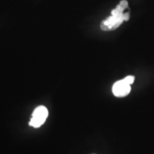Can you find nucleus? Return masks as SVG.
<instances>
[{"mask_svg": "<svg viewBox=\"0 0 154 154\" xmlns=\"http://www.w3.org/2000/svg\"><path fill=\"white\" fill-rule=\"evenodd\" d=\"M48 110L44 106H40L36 108L32 113V117L29 123V125L34 128H38L43 125L48 117Z\"/></svg>", "mask_w": 154, "mask_h": 154, "instance_id": "obj_2", "label": "nucleus"}, {"mask_svg": "<svg viewBox=\"0 0 154 154\" xmlns=\"http://www.w3.org/2000/svg\"><path fill=\"white\" fill-rule=\"evenodd\" d=\"M131 90V84L126 82L124 79L116 82L112 88L113 93L116 97H125L130 93Z\"/></svg>", "mask_w": 154, "mask_h": 154, "instance_id": "obj_3", "label": "nucleus"}, {"mask_svg": "<svg viewBox=\"0 0 154 154\" xmlns=\"http://www.w3.org/2000/svg\"><path fill=\"white\" fill-rule=\"evenodd\" d=\"M128 7V2L122 0L116 8L111 11V16L103 20L101 24V29L103 31H112L119 27L124 21H128L130 18L129 12L124 13Z\"/></svg>", "mask_w": 154, "mask_h": 154, "instance_id": "obj_1", "label": "nucleus"}, {"mask_svg": "<svg viewBox=\"0 0 154 154\" xmlns=\"http://www.w3.org/2000/svg\"><path fill=\"white\" fill-rule=\"evenodd\" d=\"M124 79L126 80V82H128V84L131 85V84H132L133 83H134V82L135 78H134V76H128L126 77V78H125Z\"/></svg>", "mask_w": 154, "mask_h": 154, "instance_id": "obj_4", "label": "nucleus"}]
</instances>
